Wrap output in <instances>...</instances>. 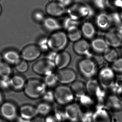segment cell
Masks as SVG:
<instances>
[{"mask_svg": "<svg viewBox=\"0 0 122 122\" xmlns=\"http://www.w3.org/2000/svg\"><path fill=\"white\" fill-rule=\"evenodd\" d=\"M47 87L44 82L38 79H29L26 82L24 92L28 98L37 99L42 97L46 91Z\"/></svg>", "mask_w": 122, "mask_h": 122, "instance_id": "cell-1", "label": "cell"}, {"mask_svg": "<svg viewBox=\"0 0 122 122\" xmlns=\"http://www.w3.org/2000/svg\"><path fill=\"white\" fill-rule=\"evenodd\" d=\"M68 16L80 20L81 18H90L94 15V9L87 4H76L72 5L66 10Z\"/></svg>", "mask_w": 122, "mask_h": 122, "instance_id": "cell-2", "label": "cell"}, {"mask_svg": "<svg viewBox=\"0 0 122 122\" xmlns=\"http://www.w3.org/2000/svg\"><path fill=\"white\" fill-rule=\"evenodd\" d=\"M54 92V101L58 104L67 106L72 104L74 96L71 87L67 85L61 84L55 88Z\"/></svg>", "mask_w": 122, "mask_h": 122, "instance_id": "cell-3", "label": "cell"}, {"mask_svg": "<svg viewBox=\"0 0 122 122\" xmlns=\"http://www.w3.org/2000/svg\"><path fill=\"white\" fill-rule=\"evenodd\" d=\"M69 41L66 33L64 31L60 30L52 33L48 38L49 49L57 52L64 51Z\"/></svg>", "mask_w": 122, "mask_h": 122, "instance_id": "cell-4", "label": "cell"}, {"mask_svg": "<svg viewBox=\"0 0 122 122\" xmlns=\"http://www.w3.org/2000/svg\"><path fill=\"white\" fill-rule=\"evenodd\" d=\"M77 67L81 75L88 80L92 79L97 73V65L91 58H86L80 60Z\"/></svg>", "mask_w": 122, "mask_h": 122, "instance_id": "cell-5", "label": "cell"}, {"mask_svg": "<svg viewBox=\"0 0 122 122\" xmlns=\"http://www.w3.org/2000/svg\"><path fill=\"white\" fill-rule=\"evenodd\" d=\"M98 81L102 88H111L115 81V72L111 67H102L98 73Z\"/></svg>", "mask_w": 122, "mask_h": 122, "instance_id": "cell-6", "label": "cell"}, {"mask_svg": "<svg viewBox=\"0 0 122 122\" xmlns=\"http://www.w3.org/2000/svg\"><path fill=\"white\" fill-rule=\"evenodd\" d=\"M56 68L54 62L46 58L37 61L32 66V70L34 72L45 76L53 73Z\"/></svg>", "mask_w": 122, "mask_h": 122, "instance_id": "cell-7", "label": "cell"}, {"mask_svg": "<svg viewBox=\"0 0 122 122\" xmlns=\"http://www.w3.org/2000/svg\"><path fill=\"white\" fill-rule=\"evenodd\" d=\"M0 114L1 117L9 122L15 121L19 116V109L16 105L11 102H6L1 104Z\"/></svg>", "mask_w": 122, "mask_h": 122, "instance_id": "cell-8", "label": "cell"}, {"mask_svg": "<svg viewBox=\"0 0 122 122\" xmlns=\"http://www.w3.org/2000/svg\"><path fill=\"white\" fill-rule=\"evenodd\" d=\"M56 74L58 82L61 84L67 85L72 84L76 79L77 74L75 71L67 67L58 70Z\"/></svg>", "mask_w": 122, "mask_h": 122, "instance_id": "cell-9", "label": "cell"}, {"mask_svg": "<svg viewBox=\"0 0 122 122\" xmlns=\"http://www.w3.org/2000/svg\"><path fill=\"white\" fill-rule=\"evenodd\" d=\"M42 51L37 45L30 44L25 46L21 52V57L27 61H33L38 58Z\"/></svg>", "mask_w": 122, "mask_h": 122, "instance_id": "cell-10", "label": "cell"}, {"mask_svg": "<svg viewBox=\"0 0 122 122\" xmlns=\"http://www.w3.org/2000/svg\"><path fill=\"white\" fill-rule=\"evenodd\" d=\"M73 49L77 55L88 58H91L92 56L91 44L85 39H81L74 43Z\"/></svg>", "mask_w": 122, "mask_h": 122, "instance_id": "cell-11", "label": "cell"}, {"mask_svg": "<svg viewBox=\"0 0 122 122\" xmlns=\"http://www.w3.org/2000/svg\"><path fill=\"white\" fill-rule=\"evenodd\" d=\"M46 13L49 16L57 18L62 16L66 12V7L57 1H52L46 6Z\"/></svg>", "mask_w": 122, "mask_h": 122, "instance_id": "cell-12", "label": "cell"}, {"mask_svg": "<svg viewBox=\"0 0 122 122\" xmlns=\"http://www.w3.org/2000/svg\"><path fill=\"white\" fill-rule=\"evenodd\" d=\"M105 40L109 47L119 48L122 44V38L117 30H111L105 35Z\"/></svg>", "mask_w": 122, "mask_h": 122, "instance_id": "cell-13", "label": "cell"}, {"mask_svg": "<svg viewBox=\"0 0 122 122\" xmlns=\"http://www.w3.org/2000/svg\"><path fill=\"white\" fill-rule=\"evenodd\" d=\"M71 61V56L69 53L63 51L58 52L54 59L56 68L58 70L67 68Z\"/></svg>", "mask_w": 122, "mask_h": 122, "instance_id": "cell-14", "label": "cell"}, {"mask_svg": "<svg viewBox=\"0 0 122 122\" xmlns=\"http://www.w3.org/2000/svg\"><path fill=\"white\" fill-rule=\"evenodd\" d=\"M96 25L101 30H107L110 28L112 24L110 14L105 12H101L96 16Z\"/></svg>", "mask_w": 122, "mask_h": 122, "instance_id": "cell-15", "label": "cell"}, {"mask_svg": "<svg viewBox=\"0 0 122 122\" xmlns=\"http://www.w3.org/2000/svg\"><path fill=\"white\" fill-rule=\"evenodd\" d=\"M37 115L36 107L31 105H22L19 109V116L26 119L31 120Z\"/></svg>", "mask_w": 122, "mask_h": 122, "instance_id": "cell-16", "label": "cell"}, {"mask_svg": "<svg viewBox=\"0 0 122 122\" xmlns=\"http://www.w3.org/2000/svg\"><path fill=\"white\" fill-rule=\"evenodd\" d=\"M87 92L91 96H100L103 94L102 87L98 80L91 79L88 80L86 84Z\"/></svg>", "mask_w": 122, "mask_h": 122, "instance_id": "cell-17", "label": "cell"}, {"mask_svg": "<svg viewBox=\"0 0 122 122\" xmlns=\"http://www.w3.org/2000/svg\"><path fill=\"white\" fill-rule=\"evenodd\" d=\"M42 23L47 31L52 33L60 30L62 27V25L56 18L52 16L46 18Z\"/></svg>", "mask_w": 122, "mask_h": 122, "instance_id": "cell-18", "label": "cell"}, {"mask_svg": "<svg viewBox=\"0 0 122 122\" xmlns=\"http://www.w3.org/2000/svg\"><path fill=\"white\" fill-rule=\"evenodd\" d=\"M92 49L96 53L103 54L110 48L104 38H96L92 40L91 43Z\"/></svg>", "mask_w": 122, "mask_h": 122, "instance_id": "cell-19", "label": "cell"}, {"mask_svg": "<svg viewBox=\"0 0 122 122\" xmlns=\"http://www.w3.org/2000/svg\"><path fill=\"white\" fill-rule=\"evenodd\" d=\"M3 59L9 65L17 64L21 61V55L17 51L13 50H9L4 53Z\"/></svg>", "mask_w": 122, "mask_h": 122, "instance_id": "cell-20", "label": "cell"}, {"mask_svg": "<svg viewBox=\"0 0 122 122\" xmlns=\"http://www.w3.org/2000/svg\"><path fill=\"white\" fill-rule=\"evenodd\" d=\"M80 29L82 36L87 39H92L94 37L96 34L95 26L90 21H86L84 22L82 25Z\"/></svg>", "mask_w": 122, "mask_h": 122, "instance_id": "cell-21", "label": "cell"}, {"mask_svg": "<svg viewBox=\"0 0 122 122\" xmlns=\"http://www.w3.org/2000/svg\"><path fill=\"white\" fill-rule=\"evenodd\" d=\"M71 89L75 97H81L87 92L86 84L80 80H76L72 84Z\"/></svg>", "mask_w": 122, "mask_h": 122, "instance_id": "cell-22", "label": "cell"}, {"mask_svg": "<svg viewBox=\"0 0 122 122\" xmlns=\"http://www.w3.org/2000/svg\"><path fill=\"white\" fill-rule=\"evenodd\" d=\"M26 81L24 77L19 75H15L11 77V88L16 91L23 90Z\"/></svg>", "mask_w": 122, "mask_h": 122, "instance_id": "cell-23", "label": "cell"}, {"mask_svg": "<svg viewBox=\"0 0 122 122\" xmlns=\"http://www.w3.org/2000/svg\"><path fill=\"white\" fill-rule=\"evenodd\" d=\"M67 107L65 110V115L67 119L72 122L77 121L80 115L79 108L76 105L71 104Z\"/></svg>", "mask_w": 122, "mask_h": 122, "instance_id": "cell-24", "label": "cell"}, {"mask_svg": "<svg viewBox=\"0 0 122 122\" xmlns=\"http://www.w3.org/2000/svg\"><path fill=\"white\" fill-rule=\"evenodd\" d=\"M92 122H111V120L106 110L100 109L94 113L92 116Z\"/></svg>", "mask_w": 122, "mask_h": 122, "instance_id": "cell-25", "label": "cell"}, {"mask_svg": "<svg viewBox=\"0 0 122 122\" xmlns=\"http://www.w3.org/2000/svg\"><path fill=\"white\" fill-rule=\"evenodd\" d=\"M67 35L69 41L72 42H76L81 39L82 34L81 29L78 26H74L66 30Z\"/></svg>", "mask_w": 122, "mask_h": 122, "instance_id": "cell-26", "label": "cell"}, {"mask_svg": "<svg viewBox=\"0 0 122 122\" xmlns=\"http://www.w3.org/2000/svg\"><path fill=\"white\" fill-rule=\"evenodd\" d=\"M36 107L38 115L43 117H46L49 114L52 109L50 103L44 101L38 104Z\"/></svg>", "mask_w": 122, "mask_h": 122, "instance_id": "cell-27", "label": "cell"}, {"mask_svg": "<svg viewBox=\"0 0 122 122\" xmlns=\"http://www.w3.org/2000/svg\"><path fill=\"white\" fill-rule=\"evenodd\" d=\"M103 54L105 61L110 63H113L119 58L117 51L113 48H109Z\"/></svg>", "mask_w": 122, "mask_h": 122, "instance_id": "cell-28", "label": "cell"}, {"mask_svg": "<svg viewBox=\"0 0 122 122\" xmlns=\"http://www.w3.org/2000/svg\"><path fill=\"white\" fill-rule=\"evenodd\" d=\"M12 70L10 65L6 62H0V77H10Z\"/></svg>", "mask_w": 122, "mask_h": 122, "instance_id": "cell-29", "label": "cell"}, {"mask_svg": "<svg viewBox=\"0 0 122 122\" xmlns=\"http://www.w3.org/2000/svg\"><path fill=\"white\" fill-rule=\"evenodd\" d=\"M44 82L47 87H52L56 86L58 82L56 73L53 72L45 76Z\"/></svg>", "mask_w": 122, "mask_h": 122, "instance_id": "cell-30", "label": "cell"}, {"mask_svg": "<svg viewBox=\"0 0 122 122\" xmlns=\"http://www.w3.org/2000/svg\"><path fill=\"white\" fill-rule=\"evenodd\" d=\"M79 24L80 21L73 19L68 16L63 20L62 26L65 30H67L71 27L78 26Z\"/></svg>", "mask_w": 122, "mask_h": 122, "instance_id": "cell-31", "label": "cell"}, {"mask_svg": "<svg viewBox=\"0 0 122 122\" xmlns=\"http://www.w3.org/2000/svg\"><path fill=\"white\" fill-rule=\"evenodd\" d=\"M37 46L42 52H47L49 49L48 44V38L43 37L41 38L38 42Z\"/></svg>", "mask_w": 122, "mask_h": 122, "instance_id": "cell-32", "label": "cell"}, {"mask_svg": "<svg viewBox=\"0 0 122 122\" xmlns=\"http://www.w3.org/2000/svg\"><path fill=\"white\" fill-rule=\"evenodd\" d=\"M33 19L37 23H43L46 17L43 12L40 10H37L32 14Z\"/></svg>", "mask_w": 122, "mask_h": 122, "instance_id": "cell-33", "label": "cell"}, {"mask_svg": "<svg viewBox=\"0 0 122 122\" xmlns=\"http://www.w3.org/2000/svg\"><path fill=\"white\" fill-rule=\"evenodd\" d=\"M15 67L16 70L20 73H24L28 69V65L27 61L24 60H21L15 65Z\"/></svg>", "mask_w": 122, "mask_h": 122, "instance_id": "cell-34", "label": "cell"}, {"mask_svg": "<svg viewBox=\"0 0 122 122\" xmlns=\"http://www.w3.org/2000/svg\"><path fill=\"white\" fill-rule=\"evenodd\" d=\"M92 1L94 5L99 10H105L108 6L107 0H92Z\"/></svg>", "mask_w": 122, "mask_h": 122, "instance_id": "cell-35", "label": "cell"}, {"mask_svg": "<svg viewBox=\"0 0 122 122\" xmlns=\"http://www.w3.org/2000/svg\"><path fill=\"white\" fill-rule=\"evenodd\" d=\"M42 98L44 102L51 103L54 100V92L51 90H47Z\"/></svg>", "mask_w": 122, "mask_h": 122, "instance_id": "cell-36", "label": "cell"}, {"mask_svg": "<svg viewBox=\"0 0 122 122\" xmlns=\"http://www.w3.org/2000/svg\"><path fill=\"white\" fill-rule=\"evenodd\" d=\"M111 68L115 72L122 73V58H118L113 62Z\"/></svg>", "mask_w": 122, "mask_h": 122, "instance_id": "cell-37", "label": "cell"}, {"mask_svg": "<svg viewBox=\"0 0 122 122\" xmlns=\"http://www.w3.org/2000/svg\"><path fill=\"white\" fill-rule=\"evenodd\" d=\"M44 119L45 122H61V118L57 113H50Z\"/></svg>", "mask_w": 122, "mask_h": 122, "instance_id": "cell-38", "label": "cell"}, {"mask_svg": "<svg viewBox=\"0 0 122 122\" xmlns=\"http://www.w3.org/2000/svg\"><path fill=\"white\" fill-rule=\"evenodd\" d=\"M0 87L3 89L11 88V77H1L0 79Z\"/></svg>", "mask_w": 122, "mask_h": 122, "instance_id": "cell-39", "label": "cell"}, {"mask_svg": "<svg viewBox=\"0 0 122 122\" xmlns=\"http://www.w3.org/2000/svg\"><path fill=\"white\" fill-rule=\"evenodd\" d=\"M110 14L112 21V24H114L117 26L121 25L122 20L120 13L114 12Z\"/></svg>", "mask_w": 122, "mask_h": 122, "instance_id": "cell-40", "label": "cell"}, {"mask_svg": "<svg viewBox=\"0 0 122 122\" xmlns=\"http://www.w3.org/2000/svg\"><path fill=\"white\" fill-rule=\"evenodd\" d=\"M57 53L58 52L51 50V51H49L47 53L46 58L48 60L54 61Z\"/></svg>", "mask_w": 122, "mask_h": 122, "instance_id": "cell-41", "label": "cell"}, {"mask_svg": "<svg viewBox=\"0 0 122 122\" xmlns=\"http://www.w3.org/2000/svg\"><path fill=\"white\" fill-rule=\"evenodd\" d=\"M58 1L62 5L66 7L71 4L73 0H58Z\"/></svg>", "mask_w": 122, "mask_h": 122, "instance_id": "cell-42", "label": "cell"}, {"mask_svg": "<svg viewBox=\"0 0 122 122\" xmlns=\"http://www.w3.org/2000/svg\"><path fill=\"white\" fill-rule=\"evenodd\" d=\"M31 122H45V119L42 116L37 115L31 120Z\"/></svg>", "mask_w": 122, "mask_h": 122, "instance_id": "cell-43", "label": "cell"}, {"mask_svg": "<svg viewBox=\"0 0 122 122\" xmlns=\"http://www.w3.org/2000/svg\"><path fill=\"white\" fill-rule=\"evenodd\" d=\"M113 3L115 7L122 9V0H114Z\"/></svg>", "mask_w": 122, "mask_h": 122, "instance_id": "cell-44", "label": "cell"}, {"mask_svg": "<svg viewBox=\"0 0 122 122\" xmlns=\"http://www.w3.org/2000/svg\"><path fill=\"white\" fill-rule=\"evenodd\" d=\"M16 120V122H31V121L22 118L19 116H18Z\"/></svg>", "mask_w": 122, "mask_h": 122, "instance_id": "cell-45", "label": "cell"}, {"mask_svg": "<svg viewBox=\"0 0 122 122\" xmlns=\"http://www.w3.org/2000/svg\"><path fill=\"white\" fill-rule=\"evenodd\" d=\"M117 30L122 38V24L117 26Z\"/></svg>", "mask_w": 122, "mask_h": 122, "instance_id": "cell-46", "label": "cell"}, {"mask_svg": "<svg viewBox=\"0 0 122 122\" xmlns=\"http://www.w3.org/2000/svg\"><path fill=\"white\" fill-rule=\"evenodd\" d=\"M4 100L3 95L1 92L0 91V105L3 103Z\"/></svg>", "mask_w": 122, "mask_h": 122, "instance_id": "cell-47", "label": "cell"}, {"mask_svg": "<svg viewBox=\"0 0 122 122\" xmlns=\"http://www.w3.org/2000/svg\"><path fill=\"white\" fill-rule=\"evenodd\" d=\"M0 122H9L4 119L1 117H0Z\"/></svg>", "mask_w": 122, "mask_h": 122, "instance_id": "cell-48", "label": "cell"}, {"mask_svg": "<svg viewBox=\"0 0 122 122\" xmlns=\"http://www.w3.org/2000/svg\"><path fill=\"white\" fill-rule=\"evenodd\" d=\"M3 56L0 53V62H2V60H3Z\"/></svg>", "mask_w": 122, "mask_h": 122, "instance_id": "cell-49", "label": "cell"}, {"mask_svg": "<svg viewBox=\"0 0 122 122\" xmlns=\"http://www.w3.org/2000/svg\"><path fill=\"white\" fill-rule=\"evenodd\" d=\"M2 11V8L1 7V6L0 5V15L1 14V13Z\"/></svg>", "mask_w": 122, "mask_h": 122, "instance_id": "cell-50", "label": "cell"}, {"mask_svg": "<svg viewBox=\"0 0 122 122\" xmlns=\"http://www.w3.org/2000/svg\"><path fill=\"white\" fill-rule=\"evenodd\" d=\"M120 15H121V18H122V9L121 10V11L120 13Z\"/></svg>", "mask_w": 122, "mask_h": 122, "instance_id": "cell-51", "label": "cell"}, {"mask_svg": "<svg viewBox=\"0 0 122 122\" xmlns=\"http://www.w3.org/2000/svg\"></svg>", "mask_w": 122, "mask_h": 122, "instance_id": "cell-52", "label": "cell"}]
</instances>
